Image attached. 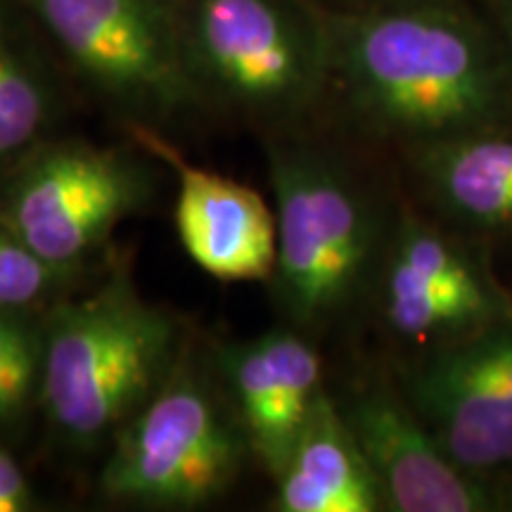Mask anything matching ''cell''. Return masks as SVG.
Here are the masks:
<instances>
[{"label":"cell","instance_id":"1","mask_svg":"<svg viewBox=\"0 0 512 512\" xmlns=\"http://www.w3.org/2000/svg\"><path fill=\"white\" fill-rule=\"evenodd\" d=\"M328 86L358 136L394 150L512 124V67L482 10L460 0L328 17Z\"/></svg>","mask_w":512,"mask_h":512},{"label":"cell","instance_id":"2","mask_svg":"<svg viewBox=\"0 0 512 512\" xmlns=\"http://www.w3.org/2000/svg\"><path fill=\"white\" fill-rule=\"evenodd\" d=\"M278 252L271 285L285 325L316 337L373 299L401 204L335 143L266 138Z\"/></svg>","mask_w":512,"mask_h":512},{"label":"cell","instance_id":"3","mask_svg":"<svg viewBox=\"0 0 512 512\" xmlns=\"http://www.w3.org/2000/svg\"><path fill=\"white\" fill-rule=\"evenodd\" d=\"M38 408L67 448L95 451L145 406L185 347L183 325L147 302L126 264L43 316Z\"/></svg>","mask_w":512,"mask_h":512},{"label":"cell","instance_id":"4","mask_svg":"<svg viewBox=\"0 0 512 512\" xmlns=\"http://www.w3.org/2000/svg\"><path fill=\"white\" fill-rule=\"evenodd\" d=\"M181 34L197 98L271 133L292 131L328 86V17L302 0H190Z\"/></svg>","mask_w":512,"mask_h":512},{"label":"cell","instance_id":"5","mask_svg":"<svg viewBox=\"0 0 512 512\" xmlns=\"http://www.w3.org/2000/svg\"><path fill=\"white\" fill-rule=\"evenodd\" d=\"M185 342L162 387L110 441L100 491L147 508H202L238 482L252 458L219 370Z\"/></svg>","mask_w":512,"mask_h":512},{"label":"cell","instance_id":"6","mask_svg":"<svg viewBox=\"0 0 512 512\" xmlns=\"http://www.w3.org/2000/svg\"><path fill=\"white\" fill-rule=\"evenodd\" d=\"M150 155L131 145L64 138L41 143L12 171L0 221L38 256L83 273L128 216L155 197Z\"/></svg>","mask_w":512,"mask_h":512},{"label":"cell","instance_id":"7","mask_svg":"<svg viewBox=\"0 0 512 512\" xmlns=\"http://www.w3.org/2000/svg\"><path fill=\"white\" fill-rule=\"evenodd\" d=\"M373 299L384 330L411 356L512 318V292L491 268V247L413 204H401Z\"/></svg>","mask_w":512,"mask_h":512},{"label":"cell","instance_id":"8","mask_svg":"<svg viewBox=\"0 0 512 512\" xmlns=\"http://www.w3.org/2000/svg\"><path fill=\"white\" fill-rule=\"evenodd\" d=\"M93 91L126 117L155 126L197 91L178 19L162 0H24Z\"/></svg>","mask_w":512,"mask_h":512},{"label":"cell","instance_id":"9","mask_svg":"<svg viewBox=\"0 0 512 512\" xmlns=\"http://www.w3.org/2000/svg\"><path fill=\"white\" fill-rule=\"evenodd\" d=\"M399 387L448 456L496 491L512 472V318L411 356Z\"/></svg>","mask_w":512,"mask_h":512},{"label":"cell","instance_id":"10","mask_svg":"<svg viewBox=\"0 0 512 512\" xmlns=\"http://www.w3.org/2000/svg\"><path fill=\"white\" fill-rule=\"evenodd\" d=\"M335 403L380 486L384 510L498 512L496 491L448 456L399 382L358 384Z\"/></svg>","mask_w":512,"mask_h":512},{"label":"cell","instance_id":"11","mask_svg":"<svg viewBox=\"0 0 512 512\" xmlns=\"http://www.w3.org/2000/svg\"><path fill=\"white\" fill-rule=\"evenodd\" d=\"M128 136L178 183L176 230L197 268L223 283H268L275 268V211L259 192L190 164L155 126L126 124Z\"/></svg>","mask_w":512,"mask_h":512},{"label":"cell","instance_id":"12","mask_svg":"<svg viewBox=\"0 0 512 512\" xmlns=\"http://www.w3.org/2000/svg\"><path fill=\"white\" fill-rule=\"evenodd\" d=\"M216 370L247 434L252 458L273 479L323 399V356L311 335L280 325L216 351Z\"/></svg>","mask_w":512,"mask_h":512},{"label":"cell","instance_id":"13","mask_svg":"<svg viewBox=\"0 0 512 512\" xmlns=\"http://www.w3.org/2000/svg\"><path fill=\"white\" fill-rule=\"evenodd\" d=\"M399 155L427 214L489 247L512 240V124Z\"/></svg>","mask_w":512,"mask_h":512},{"label":"cell","instance_id":"14","mask_svg":"<svg viewBox=\"0 0 512 512\" xmlns=\"http://www.w3.org/2000/svg\"><path fill=\"white\" fill-rule=\"evenodd\" d=\"M278 512H382L384 501L354 434L325 392L275 477Z\"/></svg>","mask_w":512,"mask_h":512},{"label":"cell","instance_id":"15","mask_svg":"<svg viewBox=\"0 0 512 512\" xmlns=\"http://www.w3.org/2000/svg\"><path fill=\"white\" fill-rule=\"evenodd\" d=\"M57 102L41 62L0 12V169L19 164L53 126Z\"/></svg>","mask_w":512,"mask_h":512},{"label":"cell","instance_id":"16","mask_svg":"<svg viewBox=\"0 0 512 512\" xmlns=\"http://www.w3.org/2000/svg\"><path fill=\"white\" fill-rule=\"evenodd\" d=\"M0 309V427H15L38 406L43 375V316Z\"/></svg>","mask_w":512,"mask_h":512},{"label":"cell","instance_id":"17","mask_svg":"<svg viewBox=\"0 0 512 512\" xmlns=\"http://www.w3.org/2000/svg\"><path fill=\"white\" fill-rule=\"evenodd\" d=\"M79 275L48 264L0 221V309H50L72 294Z\"/></svg>","mask_w":512,"mask_h":512},{"label":"cell","instance_id":"18","mask_svg":"<svg viewBox=\"0 0 512 512\" xmlns=\"http://www.w3.org/2000/svg\"><path fill=\"white\" fill-rule=\"evenodd\" d=\"M38 498L29 477L10 451L0 446V512L36 510Z\"/></svg>","mask_w":512,"mask_h":512},{"label":"cell","instance_id":"19","mask_svg":"<svg viewBox=\"0 0 512 512\" xmlns=\"http://www.w3.org/2000/svg\"><path fill=\"white\" fill-rule=\"evenodd\" d=\"M482 12L501 38V46L512 67V0H482Z\"/></svg>","mask_w":512,"mask_h":512},{"label":"cell","instance_id":"20","mask_svg":"<svg viewBox=\"0 0 512 512\" xmlns=\"http://www.w3.org/2000/svg\"><path fill=\"white\" fill-rule=\"evenodd\" d=\"M496 503L498 510L512 512V472H508V475L496 484Z\"/></svg>","mask_w":512,"mask_h":512},{"label":"cell","instance_id":"21","mask_svg":"<svg viewBox=\"0 0 512 512\" xmlns=\"http://www.w3.org/2000/svg\"><path fill=\"white\" fill-rule=\"evenodd\" d=\"M363 8H382V5H403V3H418V0H358Z\"/></svg>","mask_w":512,"mask_h":512}]
</instances>
